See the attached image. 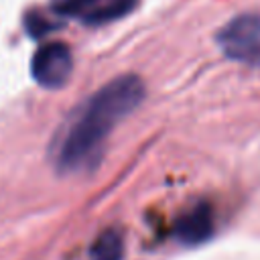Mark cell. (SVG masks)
Masks as SVG:
<instances>
[{"label": "cell", "instance_id": "1", "mask_svg": "<svg viewBox=\"0 0 260 260\" xmlns=\"http://www.w3.org/2000/svg\"><path fill=\"white\" fill-rule=\"evenodd\" d=\"M144 93L142 79L134 73H124L79 104L63 122L51 146L57 171L73 175L93 169L114 126L142 104Z\"/></svg>", "mask_w": 260, "mask_h": 260}, {"label": "cell", "instance_id": "2", "mask_svg": "<svg viewBox=\"0 0 260 260\" xmlns=\"http://www.w3.org/2000/svg\"><path fill=\"white\" fill-rule=\"evenodd\" d=\"M217 45L232 61L260 67V14H238L217 32Z\"/></svg>", "mask_w": 260, "mask_h": 260}, {"label": "cell", "instance_id": "3", "mask_svg": "<svg viewBox=\"0 0 260 260\" xmlns=\"http://www.w3.org/2000/svg\"><path fill=\"white\" fill-rule=\"evenodd\" d=\"M140 0H51V10L81 24L98 26L120 20L136 10Z\"/></svg>", "mask_w": 260, "mask_h": 260}, {"label": "cell", "instance_id": "4", "mask_svg": "<svg viewBox=\"0 0 260 260\" xmlns=\"http://www.w3.org/2000/svg\"><path fill=\"white\" fill-rule=\"evenodd\" d=\"M71 71H73V55L65 43L49 41L41 45L32 55L30 61L32 79L47 89L63 87L69 81Z\"/></svg>", "mask_w": 260, "mask_h": 260}, {"label": "cell", "instance_id": "5", "mask_svg": "<svg viewBox=\"0 0 260 260\" xmlns=\"http://www.w3.org/2000/svg\"><path fill=\"white\" fill-rule=\"evenodd\" d=\"M215 228L213 209L209 203H195L185 209L175 221V236L187 246H197L211 238Z\"/></svg>", "mask_w": 260, "mask_h": 260}, {"label": "cell", "instance_id": "6", "mask_svg": "<svg viewBox=\"0 0 260 260\" xmlns=\"http://www.w3.org/2000/svg\"><path fill=\"white\" fill-rule=\"evenodd\" d=\"M124 238L118 230H104L89 246V260H122Z\"/></svg>", "mask_w": 260, "mask_h": 260}, {"label": "cell", "instance_id": "7", "mask_svg": "<svg viewBox=\"0 0 260 260\" xmlns=\"http://www.w3.org/2000/svg\"><path fill=\"white\" fill-rule=\"evenodd\" d=\"M24 26H26V30H28L32 37H43L47 30L53 28L51 22H49V18L43 16L39 10H30V12L26 14V18H24Z\"/></svg>", "mask_w": 260, "mask_h": 260}]
</instances>
